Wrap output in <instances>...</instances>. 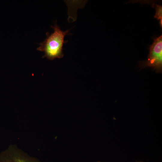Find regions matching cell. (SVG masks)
Wrapping results in <instances>:
<instances>
[{
  "mask_svg": "<svg viewBox=\"0 0 162 162\" xmlns=\"http://www.w3.org/2000/svg\"><path fill=\"white\" fill-rule=\"evenodd\" d=\"M51 27L53 29V32L50 34L48 32L46 33V38L39 44L40 46L37 50L44 52L43 58L52 60L63 57V46L67 42V41H64V37L70 34L69 30L62 31L56 23L54 26Z\"/></svg>",
  "mask_w": 162,
  "mask_h": 162,
  "instance_id": "obj_1",
  "label": "cell"
},
{
  "mask_svg": "<svg viewBox=\"0 0 162 162\" xmlns=\"http://www.w3.org/2000/svg\"><path fill=\"white\" fill-rule=\"evenodd\" d=\"M142 68L152 67L158 73L162 71V35L154 39L149 48V52L146 61L141 62Z\"/></svg>",
  "mask_w": 162,
  "mask_h": 162,
  "instance_id": "obj_2",
  "label": "cell"
},
{
  "mask_svg": "<svg viewBox=\"0 0 162 162\" xmlns=\"http://www.w3.org/2000/svg\"><path fill=\"white\" fill-rule=\"evenodd\" d=\"M0 162H40L25 153L16 146H10L0 153Z\"/></svg>",
  "mask_w": 162,
  "mask_h": 162,
  "instance_id": "obj_3",
  "label": "cell"
},
{
  "mask_svg": "<svg viewBox=\"0 0 162 162\" xmlns=\"http://www.w3.org/2000/svg\"><path fill=\"white\" fill-rule=\"evenodd\" d=\"M156 10V13L154 17L160 20V26L162 25V6L159 5H154Z\"/></svg>",
  "mask_w": 162,
  "mask_h": 162,
  "instance_id": "obj_4",
  "label": "cell"
},
{
  "mask_svg": "<svg viewBox=\"0 0 162 162\" xmlns=\"http://www.w3.org/2000/svg\"><path fill=\"white\" fill-rule=\"evenodd\" d=\"M143 162L141 161H138V162Z\"/></svg>",
  "mask_w": 162,
  "mask_h": 162,
  "instance_id": "obj_5",
  "label": "cell"
}]
</instances>
